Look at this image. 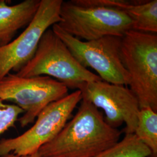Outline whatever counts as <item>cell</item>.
Listing matches in <instances>:
<instances>
[{
    "mask_svg": "<svg viewBox=\"0 0 157 157\" xmlns=\"http://www.w3.org/2000/svg\"><path fill=\"white\" fill-rule=\"evenodd\" d=\"M122 132L101 111L82 99L76 115L56 137L40 148V157H94L120 141Z\"/></svg>",
    "mask_w": 157,
    "mask_h": 157,
    "instance_id": "obj_1",
    "label": "cell"
},
{
    "mask_svg": "<svg viewBox=\"0 0 157 157\" xmlns=\"http://www.w3.org/2000/svg\"><path fill=\"white\" fill-rule=\"evenodd\" d=\"M15 74L24 78L47 76L76 90L87 83L102 80L79 63L51 29L43 34L33 58Z\"/></svg>",
    "mask_w": 157,
    "mask_h": 157,
    "instance_id": "obj_2",
    "label": "cell"
},
{
    "mask_svg": "<svg viewBox=\"0 0 157 157\" xmlns=\"http://www.w3.org/2000/svg\"><path fill=\"white\" fill-rule=\"evenodd\" d=\"M121 56L129 74L130 90L140 108L157 111V35L135 30L122 37Z\"/></svg>",
    "mask_w": 157,
    "mask_h": 157,
    "instance_id": "obj_3",
    "label": "cell"
},
{
    "mask_svg": "<svg viewBox=\"0 0 157 157\" xmlns=\"http://www.w3.org/2000/svg\"><path fill=\"white\" fill-rule=\"evenodd\" d=\"M51 29L82 66L94 69L104 82L126 86L129 85V74L121 56V37L105 36L83 41L65 32L57 23Z\"/></svg>",
    "mask_w": 157,
    "mask_h": 157,
    "instance_id": "obj_4",
    "label": "cell"
},
{
    "mask_svg": "<svg viewBox=\"0 0 157 157\" xmlns=\"http://www.w3.org/2000/svg\"><path fill=\"white\" fill-rule=\"evenodd\" d=\"M58 25L67 33L85 41L105 36L123 37L133 30V22L124 11L103 7L83 6L62 2Z\"/></svg>",
    "mask_w": 157,
    "mask_h": 157,
    "instance_id": "obj_5",
    "label": "cell"
},
{
    "mask_svg": "<svg viewBox=\"0 0 157 157\" xmlns=\"http://www.w3.org/2000/svg\"><path fill=\"white\" fill-rule=\"evenodd\" d=\"M82 100V93L76 90L43 109L33 126L19 136L0 141V157L12 153L32 155L54 139L71 118L75 108Z\"/></svg>",
    "mask_w": 157,
    "mask_h": 157,
    "instance_id": "obj_6",
    "label": "cell"
},
{
    "mask_svg": "<svg viewBox=\"0 0 157 157\" xmlns=\"http://www.w3.org/2000/svg\"><path fill=\"white\" fill-rule=\"evenodd\" d=\"M67 95L64 84L47 76L24 78L10 73L0 81V99L14 102L24 111L18 119L22 128L33 123L50 104Z\"/></svg>",
    "mask_w": 157,
    "mask_h": 157,
    "instance_id": "obj_7",
    "label": "cell"
},
{
    "mask_svg": "<svg viewBox=\"0 0 157 157\" xmlns=\"http://www.w3.org/2000/svg\"><path fill=\"white\" fill-rule=\"evenodd\" d=\"M62 0H40L33 19L22 33L7 45L0 47V81L17 73L33 58L43 34L60 22Z\"/></svg>",
    "mask_w": 157,
    "mask_h": 157,
    "instance_id": "obj_8",
    "label": "cell"
},
{
    "mask_svg": "<svg viewBox=\"0 0 157 157\" xmlns=\"http://www.w3.org/2000/svg\"><path fill=\"white\" fill-rule=\"evenodd\" d=\"M82 99L102 109L105 121L112 128L125 124V134H133L140 110L139 101L126 86L112 84L102 80L87 83L80 89Z\"/></svg>",
    "mask_w": 157,
    "mask_h": 157,
    "instance_id": "obj_9",
    "label": "cell"
},
{
    "mask_svg": "<svg viewBox=\"0 0 157 157\" xmlns=\"http://www.w3.org/2000/svg\"><path fill=\"white\" fill-rule=\"evenodd\" d=\"M40 0H25L14 6L0 1V47L7 45L19 30L26 28L39 8Z\"/></svg>",
    "mask_w": 157,
    "mask_h": 157,
    "instance_id": "obj_10",
    "label": "cell"
},
{
    "mask_svg": "<svg viewBox=\"0 0 157 157\" xmlns=\"http://www.w3.org/2000/svg\"><path fill=\"white\" fill-rule=\"evenodd\" d=\"M133 22V30L147 33H157V1L137 0L124 10Z\"/></svg>",
    "mask_w": 157,
    "mask_h": 157,
    "instance_id": "obj_11",
    "label": "cell"
},
{
    "mask_svg": "<svg viewBox=\"0 0 157 157\" xmlns=\"http://www.w3.org/2000/svg\"><path fill=\"white\" fill-rule=\"evenodd\" d=\"M134 134L157 157V112L149 107L140 108Z\"/></svg>",
    "mask_w": 157,
    "mask_h": 157,
    "instance_id": "obj_12",
    "label": "cell"
},
{
    "mask_svg": "<svg viewBox=\"0 0 157 157\" xmlns=\"http://www.w3.org/2000/svg\"><path fill=\"white\" fill-rule=\"evenodd\" d=\"M151 152L136 135L125 134L122 140L94 157H151Z\"/></svg>",
    "mask_w": 157,
    "mask_h": 157,
    "instance_id": "obj_13",
    "label": "cell"
},
{
    "mask_svg": "<svg viewBox=\"0 0 157 157\" xmlns=\"http://www.w3.org/2000/svg\"><path fill=\"white\" fill-rule=\"evenodd\" d=\"M23 113L22 109L16 105L5 104L0 99V135L13 127Z\"/></svg>",
    "mask_w": 157,
    "mask_h": 157,
    "instance_id": "obj_14",
    "label": "cell"
},
{
    "mask_svg": "<svg viewBox=\"0 0 157 157\" xmlns=\"http://www.w3.org/2000/svg\"><path fill=\"white\" fill-rule=\"evenodd\" d=\"M0 157H40L39 156L37 153L32 154V155H17L12 153H10L8 154L4 155Z\"/></svg>",
    "mask_w": 157,
    "mask_h": 157,
    "instance_id": "obj_15",
    "label": "cell"
}]
</instances>
